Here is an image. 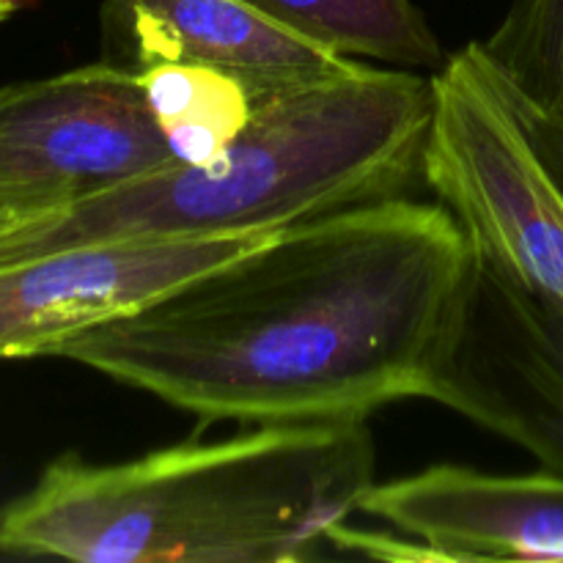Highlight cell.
Returning a JSON list of instances; mask_svg holds the SVG:
<instances>
[{
    "mask_svg": "<svg viewBox=\"0 0 563 563\" xmlns=\"http://www.w3.org/2000/svg\"><path fill=\"white\" fill-rule=\"evenodd\" d=\"M27 3H31V0H0V22L9 20L11 14H16V11Z\"/></svg>",
    "mask_w": 563,
    "mask_h": 563,
    "instance_id": "obj_15",
    "label": "cell"
},
{
    "mask_svg": "<svg viewBox=\"0 0 563 563\" xmlns=\"http://www.w3.org/2000/svg\"><path fill=\"white\" fill-rule=\"evenodd\" d=\"M421 174L473 253L563 306V196L495 88L478 44L432 77Z\"/></svg>",
    "mask_w": 563,
    "mask_h": 563,
    "instance_id": "obj_4",
    "label": "cell"
},
{
    "mask_svg": "<svg viewBox=\"0 0 563 563\" xmlns=\"http://www.w3.org/2000/svg\"><path fill=\"white\" fill-rule=\"evenodd\" d=\"M31 218H38V214H33L31 209H27L25 203L16 201V198L0 192V234L9 229H14V225L25 223V220H31Z\"/></svg>",
    "mask_w": 563,
    "mask_h": 563,
    "instance_id": "obj_14",
    "label": "cell"
},
{
    "mask_svg": "<svg viewBox=\"0 0 563 563\" xmlns=\"http://www.w3.org/2000/svg\"><path fill=\"white\" fill-rule=\"evenodd\" d=\"M143 93L174 159L207 165L240 137L258 99L234 77L207 66L152 64L137 69Z\"/></svg>",
    "mask_w": 563,
    "mask_h": 563,
    "instance_id": "obj_11",
    "label": "cell"
},
{
    "mask_svg": "<svg viewBox=\"0 0 563 563\" xmlns=\"http://www.w3.org/2000/svg\"><path fill=\"white\" fill-rule=\"evenodd\" d=\"M286 31L344 58L440 71L449 53L412 0H242Z\"/></svg>",
    "mask_w": 563,
    "mask_h": 563,
    "instance_id": "obj_10",
    "label": "cell"
},
{
    "mask_svg": "<svg viewBox=\"0 0 563 563\" xmlns=\"http://www.w3.org/2000/svg\"><path fill=\"white\" fill-rule=\"evenodd\" d=\"M278 234V231H275ZM273 234L110 242L20 253L0 242V361L58 355L82 330L137 311Z\"/></svg>",
    "mask_w": 563,
    "mask_h": 563,
    "instance_id": "obj_7",
    "label": "cell"
},
{
    "mask_svg": "<svg viewBox=\"0 0 563 563\" xmlns=\"http://www.w3.org/2000/svg\"><path fill=\"white\" fill-rule=\"evenodd\" d=\"M374 484L366 421L262 423L91 465L60 454L0 509V553L80 563H284L330 544Z\"/></svg>",
    "mask_w": 563,
    "mask_h": 563,
    "instance_id": "obj_2",
    "label": "cell"
},
{
    "mask_svg": "<svg viewBox=\"0 0 563 563\" xmlns=\"http://www.w3.org/2000/svg\"><path fill=\"white\" fill-rule=\"evenodd\" d=\"M471 267L443 203L377 198L278 231L58 357L201 421H366L429 399Z\"/></svg>",
    "mask_w": 563,
    "mask_h": 563,
    "instance_id": "obj_1",
    "label": "cell"
},
{
    "mask_svg": "<svg viewBox=\"0 0 563 563\" xmlns=\"http://www.w3.org/2000/svg\"><path fill=\"white\" fill-rule=\"evenodd\" d=\"M429 399L563 473V306L473 253Z\"/></svg>",
    "mask_w": 563,
    "mask_h": 563,
    "instance_id": "obj_6",
    "label": "cell"
},
{
    "mask_svg": "<svg viewBox=\"0 0 563 563\" xmlns=\"http://www.w3.org/2000/svg\"><path fill=\"white\" fill-rule=\"evenodd\" d=\"M104 27L124 36L141 69L207 66L256 99L350 75L361 60L306 42L242 0H104Z\"/></svg>",
    "mask_w": 563,
    "mask_h": 563,
    "instance_id": "obj_9",
    "label": "cell"
},
{
    "mask_svg": "<svg viewBox=\"0 0 563 563\" xmlns=\"http://www.w3.org/2000/svg\"><path fill=\"white\" fill-rule=\"evenodd\" d=\"M432 77L355 71L256 102L234 143L207 165L174 159L108 192L3 231L11 251L275 234L377 198L421 168Z\"/></svg>",
    "mask_w": 563,
    "mask_h": 563,
    "instance_id": "obj_3",
    "label": "cell"
},
{
    "mask_svg": "<svg viewBox=\"0 0 563 563\" xmlns=\"http://www.w3.org/2000/svg\"><path fill=\"white\" fill-rule=\"evenodd\" d=\"M363 515L418 542L427 561L563 563V473L500 476L465 465H432L372 484Z\"/></svg>",
    "mask_w": 563,
    "mask_h": 563,
    "instance_id": "obj_8",
    "label": "cell"
},
{
    "mask_svg": "<svg viewBox=\"0 0 563 563\" xmlns=\"http://www.w3.org/2000/svg\"><path fill=\"white\" fill-rule=\"evenodd\" d=\"M478 49L515 91L563 113V0H515Z\"/></svg>",
    "mask_w": 563,
    "mask_h": 563,
    "instance_id": "obj_12",
    "label": "cell"
},
{
    "mask_svg": "<svg viewBox=\"0 0 563 563\" xmlns=\"http://www.w3.org/2000/svg\"><path fill=\"white\" fill-rule=\"evenodd\" d=\"M478 53H482V49H478ZM484 64H487V58H484ZM487 69H489V77H493L495 88H498V93L504 97V102L509 104L517 126L522 130L526 141L531 143L533 154H537L539 163L544 165V170H548L550 179L555 181V187H559V192L563 196V113H553V110L539 108V104H533L531 99L522 97L520 91H515V88H511L509 82L493 69V66L487 64Z\"/></svg>",
    "mask_w": 563,
    "mask_h": 563,
    "instance_id": "obj_13",
    "label": "cell"
},
{
    "mask_svg": "<svg viewBox=\"0 0 563 563\" xmlns=\"http://www.w3.org/2000/svg\"><path fill=\"white\" fill-rule=\"evenodd\" d=\"M174 163L137 71L93 64L0 88V192L33 214Z\"/></svg>",
    "mask_w": 563,
    "mask_h": 563,
    "instance_id": "obj_5",
    "label": "cell"
}]
</instances>
